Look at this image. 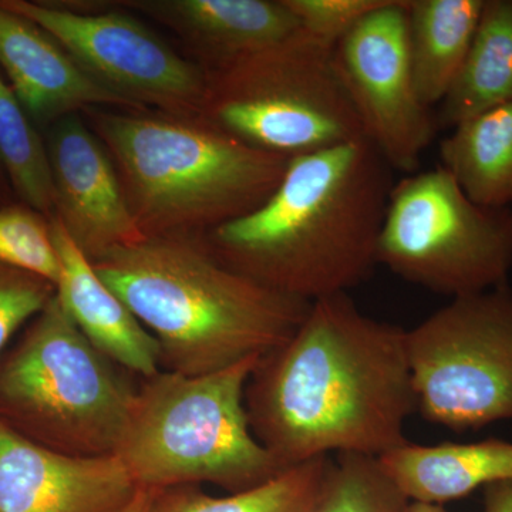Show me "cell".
Returning <instances> with one entry per match:
<instances>
[{"mask_svg":"<svg viewBox=\"0 0 512 512\" xmlns=\"http://www.w3.org/2000/svg\"><path fill=\"white\" fill-rule=\"evenodd\" d=\"M55 296V286L45 279L0 264V355L8 349L13 336Z\"/></svg>","mask_w":512,"mask_h":512,"instance_id":"cell-25","label":"cell"},{"mask_svg":"<svg viewBox=\"0 0 512 512\" xmlns=\"http://www.w3.org/2000/svg\"><path fill=\"white\" fill-rule=\"evenodd\" d=\"M0 264L39 276L56 288L62 265L49 218L28 205L2 208Z\"/></svg>","mask_w":512,"mask_h":512,"instance_id":"cell-24","label":"cell"},{"mask_svg":"<svg viewBox=\"0 0 512 512\" xmlns=\"http://www.w3.org/2000/svg\"><path fill=\"white\" fill-rule=\"evenodd\" d=\"M113 161L146 238L202 235L274 194L289 160L248 146L207 117L158 110H84Z\"/></svg>","mask_w":512,"mask_h":512,"instance_id":"cell-4","label":"cell"},{"mask_svg":"<svg viewBox=\"0 0 512 512\" xmlns=\"http://www.w3.org/2000/svg\"><path fill=\"white\" fill-rule=\"evenodd\" d=\"M441 167L481 207L512 210V103L458 124L440 143Z\"/></svg>","mask_w":512,"mask_h":512,"instance_id":"cell-20","label":"cell"},{"mask_svg":"<svg viewBox=\"0 0 512 512\" xmlns=\"http://www.w3.org/2000/svg\"><path fill=\"white\" fill-rule=\"evenodd\" d=\"M333 50L298 29L207 73L202 116L248 146L286 158L365 138Z\"/></svg>","mask_w":512,"mask_h":512,"instance_id":"cell-7","label":"cell"},{"mask_svg":"<svg viewBox=\"0 0 512 512\" xmlns=\"http://www.w3.org/2000/svg\"><path fill=\"white\" fill-rule=\"evenodd\" d=\"M258 359L208 375L161 370L141 379L116 454L138 488L212 484L234 494L288 470L249 426L245 389Z\"/></svg>","mask_w":512,"mask_h":512,"instance_id":"cell-5","label":"cell"},{"mask_svg":"<svg viewBox=\"0 0 512 512\" xmlns=\"http://www.w3.org/2000/svg\"><path fill=\"white\" fill-rule=\"evenodd\" d=\"M333 63L363 128L392 170L412 174L439 133L436 110L414 86L407 0H389L333 50Z\"/></svg>","mask_w":512,"mask_h":512,"instance_id":"cell-11","label":"cell"},{"mask_svg":"<svg viewBox=\"0 0 512 512\" xmlns=\"http://www.w3.org/2000/svg\"><path fill=\"white\" fill-rule=\"evenodd\" d=\"M249 426L281 467L336 454L382 457L417 412L407 330L365 315L348 293L318 299L291 338L259 357Z\"/></svg>","mask_w":512,"mask_h":512,"instance_id":"cell-1","label":"cell"},{"mask_svg":"<svg viewBox=\"0 0 512 512\" xmlns=\"http://www.w3.org/2000/svg\"><path fill=\"white\" fill-rule=\"evenodd\" d=\"M161 493L163 490L140 488L123 512H160Z\"/></svg>","mask_w":512,"mask_h":512,"instance_id":"cell-28","label":"cell"},{"mask_svg":"<svg viewBox=\"0 0 512 512\" xmlns=\"http://www.w3.org/2000/svg\"><path fill=\"white\" fill-rule=\"evenodd\" d=\"M0 66L29 117L56 123L84 110H144L104 89L46 30L0 6Z\"/></svg>","mask_w":512,"mask_h":512,"instance_id":"cell-15","label":"cell"},{"mask_svg":"<svg viewBox=\"0 0 512 512\" xmlns=\"http://www.w3.org/2000/svg\"><path fill=\"white\" fill-rule=\"evenodd\" d=\"M484 490V512H512V480L487 485Z\"/></svg>","mask_w":512,"mask_h":512,"instance_id":"cell-27","label":"cell"},{"mask_svg":"<svg viewBox=\"0 0 512 512\" xmlns=\"http://www.w3.org/2000/svg\"><path fill=\"white\" fill-rule=\"evenodd\" d=\"M512 103V0H485L466 60L436 110L439 130Z\"/></svg>","mask_w":512,"mask_h":512,"instance_id":"cell-19","label":"cell"},{"mask_svg":"<svg viewBox=\"0 0 512 512\" xmlns=\"http://www.w3.org/2000/svg\"><path fill=\"white\" fill-rule=\"evenodd\" d=\"M417 412L456 433L512 420V289L451 299L407 330Z\"/></svg>","mask_w":512,"mask_h":512,"instance_id":"cell-9","label":"cell"},{"mask_svg":"<svg viewBox=\"0 0 512 512\" xmlns=\"http://www.w3.org/2000/svg\"><path fill=\"white\" fill-rule=\"evenodd\" d=\"M0 6L46 30L92 79L138 109L202 114L205 70L134 16L29 0H0Z\"/></svg>","mask_w":512,"mask_h":512,"instance_id":"cell-10","label":"cell"},{"mask_svg":"<svg viewBox=\"0 0 512 512\" xmlns=\"http://www.w3.org/2000/svg\"><path fill=\"white\" fill-rule=\"evenodd\" d=\"M402 512H448L443 505L417 503V501H409Z\"/></svg>","mask_w":512,"mask_h":512,"instance_id":"cell-29","label":"cell"},{"mask_svg":"<svg viewBox=\"0 0 512 512\" xmlns=\"http://www.w3.org/2000/svg\"><path fill=\"white\" fill-rule=\"evenodd\" d=\"M389 0H285L299 22V29L322 45H336L357 23Z\"/></svg>","mask_w":512,"mask_h":512,"instance_id":"cell-26","label":"cell"},{"mask_svg":"<svg viewBox=\"0 0 512 512\" xmlns=\"http://www.w3.org/2000/svg\"><path fill=\"white\" fill-rule=\"evenodd\" d=\"M62 275L56 296L90 343L131 375L148 379L160 373L156 339L121 301L74 244L59 218H50Z\"/></svg>","mask_w":512,"mask_h":512,"instance_id":"cell-16","label":"cell"},{"mask_svg":"<svg viewBox=\"0 0 512 512\" xmlns=\"http://www.w3.org/2000/svg\"><path fill=\"white\" fill-rule=\"evenodd\" d=\"M485 0H407L414 86L426 106H439L476 36Z\"/></svg>","mask_w":512,"mask_h":512,"instance_id":"cell-18","label":"cell"},{"mask_svg":"<svg viewBox=\"0 0 512 512\" xmlns=\"http://www.w3.org/2000/svg\"><path fill=\"white\" fill-rule=\"evenodd\" d=\"M174 32L205 73L218 72L293 35L299 22L285 0H124Z\"/></svg>","mask_w":512,"mask_h":512,"instance_id":"cell-14","label":"cell"},{"mask_svg":"<svg viewBox=\"0 0 512 512\" xmlns=\"http://www.w3.org/2000/svg\"><path fill=\"white\" fill-rule=\"evenodd\" d=\"M130 375L55 296L0 355V423L64 456H116L136 396Z\"/></svg>","mask_w":512,"mask_h":512,"instance_id":"cell-6","label":"cell"},{"mask_svg":"<svg viewBox=\"0 0 512 512\" xmlns=\"http://www.w3.org/2000/svg\"><path fill=\"white\" fill-rule=\"evenodd\" d=\"M156 339L161 369L208 375L286 342L311 302L222 264L202 235L146 238L92 262Z\"/></svg>","mask_w":512,"mask_h":512,"instance_id":"cell-3","label":"cell"},{"mask_svg":"<svg viewBox=\"0 0 512 512\" xmlns=\"http://www.w3.org/2000/svg\"><path fill=\"white\" fill-rule=\"evenodd\" d=\"M0 163L28 207L55 217V192L46 144L22 104L0 76Z\"/></svg>","mask_w":512,"mask_h":512,"instance_id":"cell-22","label":"cell"},{"mask_svg":"<svg viewBox=\"0 0 512 512\" xmlns=\"http://www.w3.org/2000/svg\"><path fill=\"white\" fill-rule=\"evenodd\" d=\"M392 168L366 138L289 160L264 205L202 234L222 264L315 302L369 279Z\"/></svg>","mask_w":512,"mask_h":512,"instance_id":"cell-2","label":"cell"},{"mask_svg":"<svg viewBox=\"0 0 512 512\" xmlns=\"http://www.w3.org/2000/svg\"><path fill=\"white\" fill-rule=\"evenodd\" d=\"M379 461L407 500L417 503L443 505L512 480V443L501 439L436 446L407 441Z\"/></svg>","mask_w":512,"mask_h":512,"instance_id":"cell-17","label":"cell"},{"mask_svg":"<svg viewBox=\"0 0 512 512\" xmlns=\"http://www.w3.org/2000/svg\"><path fill=\"white\" fill-rule=\"evenodd\" d=\"M47 156L55 192V217L90 261L144 241L113 161L79 114L52 124Z\"/></svg>","mask_w":512,"mask_h":512,"instance_id":"cell-12","label":"cell"},{"mask_svg":"<svg viewBox=\"0 0 512 512\" xmlns=\"http://www.w3.org/2000/svg\"><path fill=\"white\" fill-rule=\"evenodd\" d=\"M138 490L119 457L64 456L0 423V512H123Z\"/></svg>","mask_w":512,"mask_h":512,"instance_id":"cell-13","label":"cell"},{"mask_svg":"<svg viewBox=\"0 0 512 512\" xmlns=\"http://www.w3.org/2000/svg\"><path fill=\"white\" fill-rule=\"evenodd\" d=\"M407 503L379 458L336 454L308 512H402Z\"/></svg>","mask_w":512,"mask_h":512,"instance_id":"cell-23","label":"cell"},{"mask_svg":"<svg viewBox=\"0 0 512 512\" xmlns=\"http://www.w3.org/2000/svg\"><path fill=\"white\" fill-rule=\"evenodd\" d=\"M330 457L288 468L265 484L214 497L200 485L163 490L160 512H308L318 497Z\"/></svg>","mask_w":512,"mask_h":512,"instance_id":"cell-21","label":"cell"},{"mask_svg":"<svg viewBox=\"0 0 512 512\" xmlns=\"http://www.w3.org/2000/svg\"><path fill=\"white\" fill-rule=\"evenodd\" d=\"M377 264L456 299L508 284L512 210L481 207L441 165L393 184Z\"/></svg>","mask_w":512,"mask_h":512,"instance_id":"cell-8","label":"cell"}]
</instances>
